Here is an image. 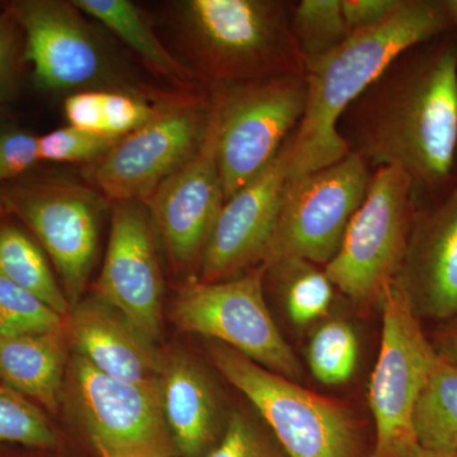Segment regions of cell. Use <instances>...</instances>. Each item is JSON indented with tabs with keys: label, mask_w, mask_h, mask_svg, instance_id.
<instances>
[{
	"label": "cell",
	"mask_w": 457,
	"mask_h": 457,
	"mask_svg": "<svg viewBox=\"0 0 457 457\" xmlns=\"http://www.w3.org/2000/svg\"><path fill=\"white\" fill-rule=\"evenodd\" d=\"M338 134L371 170L400 168L418 198L457 182V35L422 42L387 66L342 114Z\"/></svg>",
	"instance_id": "cell-1"
},
{
	"label": "cell",
	"mask_w": 457,
	"mask_h": 457,
	"mask_svg": "<svg viewBox=\"0 0 457 457\" xmlns=\"http://www.w3.org/2000/svg\"><path fill=\"white\" fill-rule=\"evenodd\" d=\"M441 0H403L383 25L353 33L305 71L306 104L288 139V179L350 154L338 134L345 111L404 51L450 33Z\"/></svg>",
	"instance_id": "cell-2"
},
{
	"label": "cell",
	"mask_w": 457,
	"mask_h": 457,
	"mask_svg": "<svg viewBox=\"0 0 457 457\" xmlns=\"http://www.w3.org/2000/svg\"><path fill=\"white\" fill-rule=\"evenodd\" d=\"M293 2L186 0L174 5L187 68L204 88L305 75L291 31Z\"/></svg>",
	"instance_id": "cell-3"
},
{
	"label": "cell",
	"mask_w": 457,
	"mask_h": 457,
	"mask_svg": "<svg viewBox=\"0 0 457 457\" xmlns=\"http://www.w3.org/2000/svg\"><path fill=\"white\" fill-rule=\"evenodd\" d=\"M210 356L260 411L287 457L374 455V442L341 403L303 389L222 343L212 345Z\"/></svg>",
	"instance_id": "cell-4"
},
{
	"label": "cell",
	"mask_w": 457,
	"mask_h": 457,
	"mask_svg": "<svg viewBox=\"0 0 457 457\" xmlns=\"http://www.w3.org/2000/svg\"><path fill=\"white\" fill-rule=\"evenodd\" d=\"M416 185L396 167L372 171L335 257L324 267L337 290L360 306L380 302L398 278L420 204Z\"/></svg>",
	"instance_id": "cell-5"
},
{
	"label": "cell",
	"mask_w": 457,
	"mask_h": 457,
	"mask_svg": "<svg viewBox=\"0 0 457 457\" xmlns=\"http://www.w3.org/2000/svg\"><path fill=\"white\" fill-rule=\"evenodd\" d=\"M210 93L227 201L272 163L296 130L305 111V75H276Z\"/></svg>",
	"instance_id": "cell-6"
},
{
	"label": "cell",
	"mask_w": 457,
	"mask_h": 457,
	"mask_svg": "<svg viewBox=\"0 0 457 457\" xmlns=\"http://www.w3.org/2000/svg\"><path fill=\"white\" fill-rule=\"evenodd\" d=\"M380 303V353L369 390L375 420L372 457H416L420 447L413 431L414 407L437 351L396 279Z\"/></svg>",
	"instance_id": "cell-7"
},
{
	"label": "cell",
	"mask_w": 457,
	"mask_h": 457,
	"mask_svg": "<svg viewBox=\"0 0 457 457\" xmlns=\"http://www.w3.org/2000/svg\"><path fill=\"white\" fill-rule=\"evenodd\" d=\"M212 114L210 89L183 93L158 119L122 137L104 158L89 165L87 177L111 203L146 204L156 189L200 150Z\"/></svg>",
	"instance_id": "cell-8"
},
{
	"label": "cell",
	"mask_w": 457,
	"mask_h": 457,
	"mask_svg": "<svg viewBox=\"0 0 457 457\" xmlns=\"http://www.w3.org/2000/svg\"><path fill=\"white\" fill-rule=\"evenodd\" d=\"M264 273V267L258 266L224 281L189 279L171 315L185 332L209 337L262 368L296 380L302 378V365L270 317Z\"/></svg>",
	"instance_id": "cell-9"
},
{
	"label": "cell",
	"mask_w": 457,
	"mask_h": 457,
	"mask_svg": "<svg viewBox=\"0 0 457 457\" xmlns=\"http://www.w3.org/2000/svg\"><path fill=\"white\" fill-rule=\"evenodd\" d=\"M372 171L350 153L328 167L288 179L261 266L305 261L326 267L368 194Z\"/></svg>",
	"instance_id": "cell-10"
},
{
	"label": "cell",
	"mask_w": 457,
	"mask_h": 457,
	"mask_svg": "<svg viewBox=\"0 0 457 457\" xmlns=\"http://www.w3.org/2000/svg\"><path fill=\"white\" fill-rule=\"evenodd\" d=\"M4 7L22 29L25 62L37 88L141 92L120 79L106 46L73 2L16 0Z\"/></svg>",
	"instance_id": "cell-11"
},
{
	"label": "cell",
	"mask_w": 457,
	"mask_h": 457,
	"mask_svg": "<svg viewBox=\"0 0 457 457\" xmlns=\"http://www.w3.org/2000/svg\"><path fill=\"white\" fill-rule=\"evenodd\" d=\"M0 203L31 228L53 261L69 303L77 305L97 255L107 198L66 180H32L4 189Z\"/></svg>",
	"instance_id": "cell-12"
},
{
	"label": "cell",
	"mask_w": 457,
	"mask_h": 457,
	"mask_svg": "<svg viewBox=\"0 0 457 457\" xmlns=\"http://www.w3.org/2000/svg\"><path fill=\"white\" fill-rule=\"evenodd\" d=\"M75 413L101 457H179L165 422L159 381L131 384L110 378L75 353Z\"/></svg>",
	"instance_id": "cell-13"
},
{
	"label": "cell",
	"mask_w": 457,
	"mask_h": 457,
	"mask_svg": "<svg viewBox=\"0 0 457 457\" xmlns=\"http://www.w3.org/2000/svg\"><path fill=\"white\" fill-rule=\"evenodd\" d=\"M111 209V233L96 287L97 297L154 345L161 336L163 278L152 218L146 204L137 201H114Z\"/></svg>",
	"instance_id": "cell-14"
},
{
	"label": "cell",
	"mask_w": 457,
	"mask_h": 457,
	"mask_svg": "<svg viewBox=\"0 0 457 457\" xmlns=\"http://www.w3.org/2000/svg\"><path fill=\"white\" fill-rule=\"evenodd\" d=\"M224 203L212 114L200 150L146 203L153 227L177 272L200 270L207 240Z\"/></svg>",
	"instance_id": "cell-15"
},
{
	"label": "cell",
	"mask_w": 457,
	"mask_h": 457,
	"mask_svg": "<svg viewBox=\"0 0 457 457\" xmlns=\"http://www.w3.org/2000/svg\"><path fill=\"white\" fill-rule=\"evenodd\" d=\"M288 165L287 140L266 170L225 201L207 240L198 279L224 281L261 266L281 209Z\"/></svg>",
	"instance_id": "cell-16"
},
{
	"label": "cell",
	"mask_w": 457,
	"mask_h": 457,
	"mask_svg": "<svg viewBox=\"0 0 457 457\" xmlns=\"http://www.w3.org/2000/svg\"><path fill=\"white\" fill-rule=\"evenodd\" d=\"M396 281L420 320L457 319V182L418 209Z\"/></svg>",
	"instance_id": "cell-17"
},
{
	"label": "cell",
	"mask_w": 457,
	"mask_h": 457,
	"mask_svg": "<svg viewBox=\"0 0 457 457\" xmlns=\"http://www.w3.org/2000/svg\"><path fill=\"white\" fill-rule=\"evenodd\" d=\"M66 332L77 354L110 378L131 384L159 381L164 356L98 297L73 306Z\"/></svg>",
	"instance_id": "cell-18"
},
{
	"label": "cell",
	"mask_w": 457,
	"mask_h": 457,
	"mask_svg": "<svg viewBox=\"0 0 457 457\" xmlns=\"http://www.w3.org/2000/svg\"><path fill=\"white\" fill-rule=\"evenodd\" d=\"M165 422L179 457H204L220 440L218 398L203 369L183 353L164 357L159 376Z\"/></svg>",
	"instance_id": "cell-19"
},
{
	"label": "cell",
	"mask_w": 457,
	"mask_h": 457,
	"mask_svg": "<svg viewBox=\"0 0 457 457\" xmlns=\"http://www.w3.org/2000/svg\"><path fill=\"white\" fill-rule=\"evenodd\" d=\"M68 341L66 330L0 338V380L55 411L64 384Z\"/></svg>",
	"instance_id": "cell-20"
},
{
	"label": "cell",
	"mask_w": 457,
	"mask_h": 457,
	"mask_svg": "<svg viewBox=\"0 0 457 457\" xmlns=\"http://www.w3.org/2000/svg\"><path fill=\"white\" fill-rule=\"evenodd\" d=\"M73 3L86 16L95 18L114 33L153 73L183 92L204 89L187 66L165 49L134 3L129 0H73Z\"/></svg>",
	"instance_id": "cell-21"
},
{
	"label": "cell",
	"mask_w": 457,
	"mask_h": 457,
	"mask_svg": "<svg viewBox=\"0 0 457 457\" xmlns=\"http://www.w3.org/2000/svg\"><path fill=\"white\" fill-rule=\"evenodd\" d=\"M420 449L457 453V363L437 352L413 411Z\"/></svg>",
	"instance_id": "cell-22"
},
{
	"label": "cell",
	"mask_w": 457,
	"mask_h": 457,
	"mask_svg": "<svg viewBox=\"0 0 457 457\" xmlns=\"http://www.w3.org/2000/svg\"><path fill=\"white\" fill-rule=\"evenodd\" d=\"M0 276L36 295L66 319L73 309L41 246L9 222H0Z\"/></svg>",
	"instance_id": "cell-23"
},
{
	"label": "cell",
	"mask_w": 457,
	"mask_h": 457,
	"mask_svg": "<svg viewBox=\"0 0 457 457\" xmlns=\"http://www.w3.org/2000/svg\"><path fill=\"white\" fill-rule=\"evenodd\" d=\"M264 270L278 284L286 311L295 324L308 326L326 317L337 288L324 269L311 262L285 261Z\"/></svg>",
	"instance_id": "cell-24"
},
{
	"label": "cell",
	"mask_w": 457,
	"mask_h": 457,
	"mask_svg": "<svg viewBox=\"0 0 457 457\" xmlns=\"http://www.w3.org/2000/svg\"><path fill=\"white\" fill-rule=\"evenodd\" d=\"M291 31L305 69L341 46L351 36L343 17L341 0L293 2Z\"/></svg>",
	"instance_id": "cell-25"
},
{
	"label": "cell",
	"mask_w": 457,
	"mask_h": 457,
	"mask_svg": "<svg viewBox=\"0 0 457 457\" xmlns=\"http://www.w3.org/2000/svg\"><path fill=\"white\" fill-rule=\"evenodd\" d=\"M359 339L350 324L330 320L318 328L308 348L309 366L314 378L326 385L350 380L359 363Z\"/></svg>",
	"instance_id": "cell-26"
},
{
	"label": "cell",
	"mask_w": 457,
	"mask_h": 457,
	"mask_svg": "<svg viewBox=\"0 0 457 457\" xmlns=\"http://www.w3.org/2000/svg\"><path fill=\"white\" fill-rule=\"evenodd\" d=\"M66 329L68 319L36 295L0 276V338Z\"/></svg>",
	"instance_id": "cell-27"
},
{
	"label": "cell",
	"mask_w": 457,
	"mask_h": 457,
	"mask_svg": "<svg viewBox=\"0 0 457 457\" xmlns=\"http://www.w3.org/2000/svg\"><path fill=\"white\" fill-rule=\"evenodd\" d=\"M0 442L50 449L56 436L40 409L22 394L0 385Z\"/></svg>",
	"instance_id": "cell-28"
},
{
	"label": "cell",
	"mask_w": 457,
	"mask_h": 457,
	"mask_svg": "<svg viewBox=\"0 0 457 457\" xmlns=\"http://www.w3.org/2000/svg\"><path fill=\"white\" fill-rule=\"evenodd\" d=\"M121 139L65 126L38 137L41 162L92 165Z\"/></svg>",
	"instance_id": "cell-29"
},
{
	"label": "cell",
	"mask_w": 457,
	"mask_h": 457,
	"mask_svg": "<svg viewBox=\"0 0 457 457\" xmlns=\"http://www.w3.org/2000/svg\"><path fill=\"white\" fill-rule=\"evenodd\" d=\"M204 457H287L275 436L270 437L251 418L231 414L220 440Z\"/></svg>",
	"instance_id": "cell-30"
},
{
	"label": "cell",
	"mask_w": 457,
	"mask_h": 457,
	"mask_svg": "<svg viewBox=\"0 0 457 457\" xmlns=\"http://www.w3.org/2000/svg\"><path fill=\"white\" fill-rule=\"evenodd\" d=\"M25 62L23 33L14 17L3 5L0 12V104L16 101Z\"/></svg>",
	"instance_id": "cell-31"
},
{
	"label": "cell",
	"mask_w": 457,
	"mask_h": 457,
	"mask_svg": "<svg viewBox=\"0 0 457 457\" xmlns=\"http://www.w3.org/2000/svg\"><path fill=\"white\" fill-rule=\"evenodd\" d=\"M38 162V137L12 128L0 132V183L22 176Z\"/></svg>",
	"instance_id": "cell-32"
},
{
	"label": "cell",
	"mask_w": 457,
	"mask_h": 457,
	"mask_svg": "<svg viewBox=\"0 0 457 457\" xmlns=\"http://www.w3.org/2000/svg\"><path fill=\"white\" fill-rule=\"evenodd\" d=\"M403 0H341L343 17L351 35L383 25Z\"/></svg>",
	"instance_id": "cell-33"
},
{
	"label": "cell",
	"mask_w": 457,
	"mask_h": 457,
	"mask_svg": "<svg viewBox=\"0 0 457 457\" xmlns=\"http://www.w3.org/2000/svg\"><path fill=\"white\" fill-rule=\"evenodd\" d=\"M431 339L433 347L457 363V319L440 324Z\"/></svg>",
	"instance_id": "cell-34"
},
{
	"label": "cell",
	"mask_w": 457,
	"mask_h": 457,
	"mask_svg": "<svg viewBox=\"0 0 457 457\" xmlns=\"http://www.w3.org/2000/svg\"><path fill=\"white\" fill-rule=\"evenodd\" d=\"M441 5L449 22L451 32L457 35V0H441Z\"/></svg>",
	"instance_id": "cell-35"
},
{
	"label": "cell",
	"mask_w": 457,
	"mask_h": 457,
	"mask_svg": "<svg viewBox=\"0 0 457 457\" xmlns=\"http://www.w3.org/2000/svg\"><path fill=\"white\" fill-rule=\"evenodd\" d=\"M9 112L5 104H0V132L4 131L9 128Z\"/></svg>",
	"instance_id": "cell-36"
},
{
	"label": "cell",
	"mask_w": 457,
	"mask_h": 457,
	"mask_svg": "<svg viewBox=\"0 0 457 457\" xmlns=\"http://www.w3.org/2000/svg\"><path fill=\"white\" fill-rule=\"evenodd\" d=\"M416 457H457V453H435V451L420 449Z\"/></svg>",
	"instance_id": "cell-37"
},
{
	"label": "cell",
	"mask_w": 457,
	"mask_h": 457,
	"mask_svg": "<svg viewBox=\"0 0 457 457\" xmlns=\"http://www.w3.org/2000/svg\"><path fill=\"white\" fill-rule=\"evenodd\" d=\"M3 212H4V207H3L2 203H0V218H2V213H3Z\"/></svg>",
	"instance_id": "cell-38"
}]
</instances>
